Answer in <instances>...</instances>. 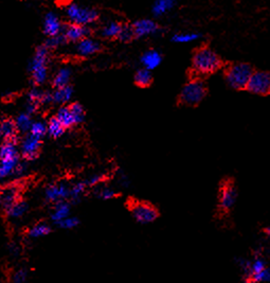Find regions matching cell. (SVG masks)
<instances>
[{
  "label": "cell",
  "mask_w": 270,
  "mask_h": 283,
  "mask_svg": "<svg viewBox=\"0 0 270 283\" xmlns=\"http://www.w3.org/2000/svg\"><path fill=\"white\" fill-rule=\"evenodd\" d=\"M51 102H53V94L44 93L43 99H42V104H49Z\"/></svg>",
  "instance_id": "44"
},
{
  "label": "cell",
  "mask_w": 270,
  "mask_h": 283,
  "mask_svg": "<svg viewBox=\"0 0 270 283\" xmlns=\"http://www.w3.org/2000/svg\"><path fill=\"white\" fill-rule=\"evenodd\" d=\"M252 67L246 63H236L227 68L226 81L233 89H247L248 83L253 75Z\"/></svg>",
  "instance_id": "2"
},
{
  "label": "cell",
  "mask_w": 270,
  "mask_h": 283,
  "mask_svg": "<svg viewBox=\"0 0 270 283\" xmlns=\"http://www.w3.org/2000/svg\"><path fill=\"white\" fill-rule=\"evenodd\" d=\"M20 158L18 156L17 142L16 140H7L2 144L0 148V160Z\"/></svg>",
  "instance_id": "19"
},
{
  "label": "cell",
  "mask_w": 270,
  "mask_h": 283,
  "mask_svg": "<svg viewBox=\"0 0 270 283\" xmlns=\"http://www.w3.org/2000/svg\"><path fill=\"white\" fill-rule=\"evenodd\" d=\"M16 125H17V129L20 132L26 133V132H30L31 130V126L33 124L32 120H31V117L30 114L28 113H23L20 116L16 118Z\"/></svg>",
  "instance_id": "31"
},
{
  "label": "cell",
  "mask_w": 270,
  "mask_h": 283,
  "mask_svg": "<svg viewBox=\"0 0 270 283\" xmlns=\"http://www.w3.org/2000/svg\"><path fill=\"white\" fill-rule=\"evenodd\" d=\"M47 126H48V134L52 137V138H60V137L64 134L65 130H66L57 117H52L49 120Z\"/></svg>",
  "instance_id": "28"
},
{
  "label": "cell",
  "mask_w": 270,
  "mask_h": 283,
  "mask_svg": "<svg viewBox=\"0 0 270 283\" xmlns=\"http://www.w3.org/2000/svg\"><path fill=\"white\" fill-rule=\"evenodd\" d=\"M27 270L22 268V269H18L14 272L13 275V283H26L27 280Z\"/></svg>",
  "instance_id": "42"
},
{
  "label": "cell",
  "mask_w": 270,
  "mask_h": 283,
  "mask_svg": "<svg viewBox=\"0 0 270 283\" xmlns=\"http://www.w3.org/2000/svg\"><path fill=\"white\" fill-rule=\"evenodd\" d=\"M221 66V61L217 54L207 47H201L195 51L192 59L193 70L197 75L207 76L214 74Z\"/></svg>",
  "instance_id": "1"
},
{
  "label": "cell",
  "mask_w": 270,
  "mask_h": 283,
  "mask_svg": "<svg viewBox=\"0 0 270 283\" xmlns=\"http://www.w3.org/2000/svg\"><path fill=\"white\" fill-rule=\"evenodd\" d=\"M60 120V122L64 125L65 129H70L73 125L76 124V120H74V117L70 111L69 106H63L59 109V112L55 116Z\"/></svg>",
  "instance_id": "21"
},
{
  "label": "cell",
  "mask_w": 270,
  "mask_h": 283,
  "mask_svg": "<svg viewBox=\"0 0 270 283\" xmlns=\"http://www.w3.org/2000/svg\"><path fill=\"white\" fill-rule=\"evenodd\" d=\"M206 94L207 89L203 82L195 79L183 86L180 93V102L188 106H195L202 101Z\"/></svg>",
  "instance_id": "4"
},
{
  "label": "cell",
  "mask_w": 270,
  "mask_h": 283,
  "mask_svg": "<svg viewBox=\"0 0 270 283\" xmlns=\"http://www.w3.org/2000/svg\"><path fill=\"white\" fill-rule=\"evenodd\" d=\"M66 15L71 24L81 26L90 25L99 18L98 12L94 9L82 7L77 4H71L66 8Z\"/></svg>",
  "instance_id": "5"
},
{
  "label": "cell",
  "mask_w": 270,
  "mask_h": 283,
  "mask_svg": "<svg viewBox=\"0 0 270 283\" xmlns=\"http://www.w3.org/2000/svg\"><path fill=\"white\" fill-rule=\"evenodd\" d=\"M249 282H254V283L265 282V283H270V268L266 267L264 270L256 273V275H254L252 278L250 279Z\"/></svg>",
  "instance_id": "39"
},
{
  "label": "cell",
  "mask_w": 270,
  "mask_h": 283,
  "mask_svg": "<svg viewBox=\"0 0 270 283\" xmlns=\"http://www.w3.org/2000/svg\"><path fill=\"white\" fill-rule=\"evenodd\" d=\"M97 195L101 199L107 200V199H111V198L116 197L118 195V193L116 192L114 189L105 187V188H101V189L97 190Z\"/></svg>",
  "instance_id": "41"
},
{
  "label": "cell",
  "mask_w": 270,
  "mask_h": 283,
  "mask_svg": "<svg viewBox=\"0 0 270 283\" xmlns=\"http://www.w3.org/2000/svg\"><path fill=\"white\" fill-rule=\"evenodd\" d=\"M69 107L74 117V120H76V124L82 123L85 119V112H84L83 106L80 103H72Z\"/></svg>",
  "instance_id": "33"
},
{
  "label": "cell",
  "mask_w": 270,
  "mask_h": 283,
  "mask_svg": "<svg viewBox=\"0 0 270 283\" xmlns=\"http://www.w3.org/2000/svg\"><path fill=\"white\" fill-rule=\"evenodd\" d=\"M133 28L137 39L145 38L159 31V26L152 20H139L133 25Z\"/></svg>",
  "instance_id": "11"
},
{
  "label": "cell",
  "mask_w": 270,
  "mask_h": 283,
  "mask_svg": "<svg viewBox=\"0 0 270 283\" xmlns=\"http://www.w3.org/2000/svg\"><path fill=\"white\" fill-rule=\"evenodd\" d=\"M48 48L46 46H40L36 48L35 54L32 59L30 70L32 80L35 84L41 85L47 80V60H48Z\"/></svg>",
  "instance_id": "3"
},
{
  "label": "cell",
  "mask_w": 270,
  "mask_h": 283,
  "mask_svg": "<svg viewBox=\"0 0 270 283\" xmlns=\"http://www.w3.org/2000/svg\"><path fill=\"white\" fill-rule=\"evenodd\" d=\"M134 38H135V32H134L133 26L124 25L122 27V30H121L120 35H119V40L126 43V42L132 41Z\"/></svg>",
  "instance_id": "38"
},
{
  "label": "cell",
  "mask_w": 270,
  "mask_h": 283,
  "mask_svg": "<svg viewBox=\"0 0 270 283\" xmlns=\"http://www.w3.org/2000/svg\"><path fill=\"white\" fill-rule=\"evenodd\" d=\"M25 169H26V166L23 163H18V166L14 172V175H23L24 174V172H25Z\"/></svg>",
  "instance_id": "45"
},
{
  "label": "cell",
  "mask_w": 270,
  "mask_h": 283,
  "mask_svg": "<svg viewBox=\"0 0 270 283\" xmlns=\"http://www.w3.org/2000/svg\"><path fill=\"white\" fill-rule=\"evenodd\" d=\"M71 77V71L68 68H62L58 71V74L55 75L52 81V85L54 88H61L65 87L69 84Z\"/></svg>",
  "instance_id": "25"
},
{
  "label": "cell",
  "mask_w": 270,
  "mask_h": 283,
  "mask_svg": "<svg viewBox=\"0 0 270 283\" xmlns=\"http://www.w3.org/2000/svg\"><path fill=\"white\" fill-rule=\"evenodd\" d=\"M247 90L258 96L270 95V72L263 70L254 71L248 83Z\"/></svg>",
  "instance_id": "6"
},
{
  "label": "cell",
  "mask_w": 270,
  "mask_h": 283,
  "mask_svg": "<svg viewBox=\"0 0 270 283\" xmlns=\"http://www.w3.org/2000/svg\"><path fill=\"white\" fill-rule=\"evenodd\" d=\"M43 95H44V93H42V91L39 90L37 88L31 89L29 91V95H28V98H29V103L39 106L40 104H42Z\"/></svg>",
  "instance_id": "40"
},
{
  "label": "cell",
  "mask_w": 270,
  "mask_h": 283,
  "mask_svg": "<svg viewBox=\"0 0 270 283\" xmlns=\"http://www.w3.org/2000/svg\"><path fill=\"white\" fill-rule=\"evenodd\" d=\"M101 180H102V176L101 175H94V176H91L90 178L86 179L84 182H85L87 187H95L98 184H100Z\"/></svg>",
  "instance_id": "43"
},
{
  "label": "cell",
  "mask_w": 270,
  "mask_h": 283,
  "mask_svg": "<svg viewBox=\"0 0 270 283\" xmlns=\"http://www.w3.org/2000/svg\"><path fill=\"white\" fill-rule=\"evenodd\" d=\"M77 50L81 57H89L99 52L101 50V46L97 41L86 38L79 42Z\"/></svg>",
  "instance_id": "14"
},
{
  "label": "cell",
  "mask_w": 270,
  "mask_h": 283,
  "mask_svg": "<svg viewBox=\"0 0 270 283\" xmlns=\"http://www.w3.org/2000/svg\"><path fill=\"white\" fill-rule=\"evenodd\" d=\"M28 211V204L24 200H17V202L12 205L10 208L6 210V214L9 218L12 220H16L25 215V213Z\"/></svg>",
  "instance_id": "22"
},
{
  "label": "cell",
  "mask_w": 270,
  "mask_h": 283,
  "mask_svg": "<svg viewBox=\"0 0 270 283\" xmlns=\"http://www.w3.org/2000/svg\"><path fill=\"white\" fill-rule=\"evenodd\" d=\"M130 211L135 220L140 224L152 223L158 217V210L146 203H135L130 207Z\"/></svg>",
  "instance_id": "7"
},
{
  "label": "cell",
  "mask_w": 270,
  "mask_h": 283,
  "mask_svg": "<svg viewBox=\"0 0 270 283\" xmlns=\"http://www.w3.org/2000/svg\"><path fill=\"white\" fill-rule=\"evenodd\" d=\"M264 232H265V234L268 236V238H270V227H266Z\"/></svg>",
  "instance_id": "46"
},
{
  "label": "cell",
  "mask_w": 270,
  "mask_h": 283,
  "mask_svg": "<svg viewBox=\"0 0 270 283\" xmlns=\"http://www.w3.org/2000/svg\"><path fill=\"white\" fill-rule=\"evenodd\" d=\"M86 184L84 181L82 182H78L74 186L71 187V191H70V199L72 200V203H78L79 200L81 199L82 194L85 192V189H86Z\"/></svg>",
  "instance_id": "32"
},
{
  "label": "cell",
  "mask_w": 270,
  "mask_h": 283,
  "mask_svg": "<svg viewBox=\"0 0 270 283\" xmlns=\"http://www.w3.org/2000/svg\"><path fill=\"white\" fill-rule=\"evenodd\" d=\"M70 215V204L66 200H61V202L55 204V207L51 213V221L57 224Z\"/></svg>",
  "instance_id": "17"
},
{
  "label": "cell",
  "mask_w": 270,
  "mask_h": 283,
  "mask_svg": "<svg viewBox=\"0 0 270 283\" xmlns=\"http://www.w3.org/2000/svg\"><path fill=\"white\" fill-rule=\"evenodd\" d=\"M71 187L66 182H60V184H53L48 186L45 190V198L50 203H59L61 200H66L70 198Z\"/></svg>",
  "instance_id": "8"
},
{
  "label": "cell",
  "mask_w": 270,
  "mask_h": 283,
  "mask_svg": "<svg viewBox=\"0 0 270 283\" xmlns=\"http://www.w3.org/2000/svg\"><path fill=\"white\" fill-rule=\"evenodd\" d=\"M18 163H20V158L2 160V162H0V177L6 178L13 175Z\"/></svg>",
  "instance_id": "24"
},
{
  "label": "cell",
  "mask_w": 270,
  "mask_h": 283,
  "mask_svg": "<svg viewBox=\"0 0 270 283\" xmlns=\"http://www.w3.org/2000/svg\"><path fill=\"white\" fill-rule=\"evenodd\" d=\"M200 38L198 33H178L173 36V42L175 43H191Z\"/></svg>",
  "instance_id": "34"
},
{
  "label": "cell",
  "mask_w": 270,
  "mask_h": 283,
  "mask_svg": "<svg viewBox=\"0 0 270 283\" xmlns=\"http://www.w3.org/2000/svg\"><path fill=\"white\" fill-rule=\"evenodd\" d=\"M123 25H121L118 22H109L108 24H106L103 28L101 30V35L103 36L105 39H119V35L121 33V30H122Z\"/></svg>",
  "instance_id": "20"
},
{
  "label": "cell",
  "mask_w": 270,
  "mask_h": 283,
  "mask_svg": "<svg viewBox=\"0 0 270 283\" xmlns=\"http://www.w3.org/2000/svg\"><path fill=\"white\" fill-rule=\"evenodd\" d=\"M267 267L266 265V261L260 258V257H256L253 261L250 262V267H249V271H248V275L246 276L247 278V282L250 281V279L252 278L256 273L260 272L262 270H264Z\"/></svg>",
  "instance_id": "29"
},
{
  "label": "cell",
  "mask_w": 270,
  "mask_h": 283,
  "mask_svg": "<svg viewBox=\"0 0 270 283\" xmlns=\"http://www.w3.org/2000/svg\"><path fill=\"white\" fill-rule=\"evenodd\" d=\"M30 134L39 137V138H43L45 136L46 133H48V126L46 125L44 122L42 121H36L33 122L32 126H31V130L29 132Z\"/></svg>",
  "instance_id": "36"
},
{
  "label": "cell",
  "mask_w": 270,
  "mask_h": 283,
  "mask_svg": "<svg viewBox=\"0 0 270 283\" xmlns=\"http://www.w3.org/2000/svg\"><path fill=\"white\" fill-rule=\"evenodd\" d=\"M18 200V189L17 187L10 185L7 186L2 190V195H0V202L5 210L10 208Z\"/></svg>",
  "instance_id": "15"
},
{
  "label": "cell",
  "mask_w": 270,
  "mask_h": 283,
  "mask_svg": "<svg viewBox=\"0 0 270 283\" xmlns=\"http://www.w3.org/2000/svg\"><path fill=\"white\" fill-rule=\"evenodd\" d=\"M237 191L232 182L228 181L223 184L219 195V207L222 211L228 212L236 203Z\"/></svg>",
  "instance_id": "10"
},
{
  "label": "cell",
  "mask_w": 270,
  "mask_h": 283,
  "mask_svg": "<svg viewBox=\"0 0 270 283\" xmlns=\"http://www.w3.org/2000/svg\"><path fill=\"white\" fill-rule=\"evenodd\" d=\"M51 232V227L45 223H40L35 226H33L31 229L28 231L30 238L37 239V238H43L45 235H48Z\"/></svg>",
  "instance_id": "30"
},
{
  "label": "cell",
  "mask_w": 270,
  "mask_h": 283,
  "mask_svg": "<svg viewBox=\"0 0 270 283\" xmlns=\"http://www.w3.org/2000/svg\"><path fill=\"white\" fill-rule=\"evenodd\" d=\"M17 125L16 122L9 118H5L0 123V135H2L5 141L7 140H16L17 139Z\"/></svg>",
  "instance_id": "16"
},
{
  "label": "cell",
  "mask_w": 270,
  "mask_h": 283,
  "mask_svg": "<svg viewBox=\"0 0 270 283\" xmlns=\"http://www.w3.org/2000/svg\"><path fill=\"white\" fill-rule=\"evenodd\" d=\"M72 94H73V89L69 85L58 88L53 93V102L57 104H65L71 99Z\"/></svg>",
  "instance_id": "23"
},
{
  "label": "cell",
  "mask_w": 270,
  "mask_h": 283,
  "mask_svg": "<svg viewBox=\"0 0 270 283\" xmlns=\"http://www.w3.org/2000/svg\"><path fill=\"white\" fill-rule=\"evenodd\" d=\"M162 57L156 50H148L141 57V63L144 68L148 70H154L161 64Z\"/></svg>",
  "instance_id": "18"
},
{
  "label": "cell",
  "mask_w": 270,
  "mask_h": 283,
  "mask_svg": "<svg viewBox=\"0 0 270 283\" xmlns=\"http://www.w3.org/2000/svg\"><path fill=\"white\" fill-rule=\"evenodd\" d=\"M42 138H39L32 134H28L22 142L21 151L22 155L27 160L35 159L40 154V150L42 147Z\"/></svg>",
  "instance_id": "9"
},
{
  "label": "cell",
  "mask_w": 270,
  "mask_h": 283,
  "mask_svg": "<svg viewBox=\"0 0 270 283\" xmlns=\"http://www.w3.org/2000/svg\"><path fill=\"white\" fill-rule=\"evenodd\" d=\"M153 77L151 74V70L146 68L139 69L135 75V83L139 87H148L152 84Z\"/></svg>",
  "instance_id": "26"
},
{
  "label": "cell",
  "mask_w": 270,
  "mask_h": 283,
  "mask_svg": "<svg viewBox=\"0 0 270 283\" xmlns=\"http://www.w3.org/2000/svg\"><path fill=\"white\" fill-rule=\"evenodd\" d=\"M67 41L66 39V36H65L63 33L62 34H59V35H55V36H50V38L47 40V42H46L45 46L47 47L48 49H54V48H57L59 47V46L65 44Z\"/></svg>",
  "instance_id": "35"
},
{
  "label": "cell",
  "mask_w": 270,
  "mask_h": 283,
  "mask_svg": "<svg viewBox=\"0 0 270 283\" xmlns=\"http://www.w3.org/2000/svg\"><path fill=\"white\" fill-rule=\"evenodd\" d=\"M175 6V0H156L153 6V13L156 16H161L170 12Z\"/></svg>",
  "instance_id": "27"
},
{
  "label": "cell",
  "mask_w": 270,
  "mask_h": 283,
  "mask_svg": "<svg viewBox=\"0 0 270 283\" xmlns=\"http://www.w3.org/2000/svg\"><path fill=\"white\" fill-rule=\"evenodd\" d=\"M90 30L87 26H81L77 24H70L64 29L63 34L66 36L69 42H81L89 35Z\"/></svg>",
  "instance_id": "12"
},
{
  "label": "cell",
  "mask_w": 270,
  "mask_h": 283,
  "mask_svg": "<svg viewBox=\"0 0 270 283\" xmlns=\"http://www.w3.org/2000/svg\"><path fill=\"white\" fill-rule=\"evenodd\" d=\"M62 31H63V27H62V24L59 20L58 15H55L54 13L50 12L45 16V21H44L45 34H47L50 38V36L62 34Z\"/></svg>",
  "instance_id": "13"
},
{
  "label": "cell",
  "mask_w": 270,
  "mask_h": 283,
  "mask_svg": "<svg viewBox=\"0 0 270 283\" xmlns=\"http://www.w3.org/2000/svg\"><path fill=\"white\" fill-rule=\"evenodd\" d=\"M80 224V220L76 216H68L65 220L57 223L58 227L62 228V229H73V228L78 227Z\"/></svg>",
  "instance_id": "37"
}]
</instances>
